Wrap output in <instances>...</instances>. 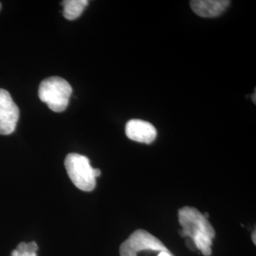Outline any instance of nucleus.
Returning <instances> with one entry per match:
<instances>
[{"instance_id":"1","label":"nucleus","mask_w":256,"mask_h":256,"mask_svg":"<svg viewBox=\"0 0 256 256\" xmlns=\"http://www.w3.org/2000/svg\"><path fill=\"white\" fill-rule=\"evenodd\" d=\"M178 222L182 227V236H188L194 245L204 256L212 255V240L215 237V230L208 218L204 216L197 208L184 206L178 212Z\"/></svg>"},{"instance_id":"2","label":"nucleus","mask_w":256,"mask_h":256,"mask_svg":"<svg viewBox=\"0 0 256 256\" xmlns=\"http://www.w3.org/2000/svg\"><path fill=\"white\" fill-rule=\"evenodd\" d=\"M72 88L65 79L52 76L44 79L38 88V97L47 104L50 110L63 112L68 107Z\"/></svg>"},{"instance_id":"3","label":"nucleus","mask_w":256,"mask_h":256,"mask_svg":"<svg viewBox=\"0 0 256 256\" xmlns=\"http://www.w3.org/2000/svg\"><path fill=\"white\" fill-rule=\"evenodd\" d=\"M64 164L69 178L77 188L84 192H90L95 188L94 168L87 156L70 153L66 158Z\"/></svg>"},{"instance_id":"4","label":"nucleus","mask_w":256,"mask_h":256,"mask_svg":"<svg viewBox=\"0 0 256 256\" xmlns=\"http://www.w3.org/2000/svg\"><path fill=\"white\" fill-rule=\"evenodd\" d=\"M20 118V109L10 92L0 88V134L14 132Z\"/></svg>"},{"instance_id":"5","label":"nucleus","mask_w":256,"mask_h":256,"mask_svg":"<svg viewBox=\"0 0 256 256\" xmlns=\"http://www.w3.org/2000/svg\"><path fill=\"white\" fill-rule=\"evenodd\" d=\"M126 133L129 139L136 142L151 144L156 137V128L150 122L142 120L133 119L128 121Z\"/></svg>"},{"instance_id":"6","label":"nucleus","mask_w":256,"mask_h":256,"mask_svg":"<svg viewBox=\"0 0 256 256\" xmlns=\"http://www.w3.org/2000/svg\"><path fill=\"white\" fill-rule=\"evenodd\" d=\"M228 0H192L190 6L195 14L204 18L220 16L228 8Z\"/></svg>"},{"instance_id":"7","label":"nucleus","mask_w":256,"mask_h":256,"mask_svg":"<svg viewBox=\"0 0 256 256\" xmlns=\"http://www.w3.org/2000/svg\"><path fill=\"white\" fill-rule=\"evenodd\" d=\"M88 4V0H65L62 2L64 18L68 20H76Z\"/></svg>"},{"instance_id":"8","label":"nucleus","mask_w":256,"mask_h":256,"mask_svg":"<svg viewBox=\"0 0 256 256\" xmlns=\"http://www.w3.org/2000/svg\"><path fill=\"white\" fill-rule=\"evenodd\" d=\"M37 249L38 246L35 242H21L12 252L11 256H36Z\"/></svg>"},{"instance_id":"9","label":"nucleus","mask_w":256,"mask_h":256,"mask_svg":"<svg viewBox=\"0 0 256 256\" xmlns=\"http://www.w3.org/2000/svg\"><path fill=\"white\" fill-rule=\"evenodd\" d=\"M101 174L100 170L99 169H94V176H95L96 178H97L98 176H100Z\"/></svg>"},{"instance_id":"10","label":"nucleus","mask_w":256,"mask_h":256,"mask_svg":"<svg viewBox=\"0 0 256 256\" xmlns=\"http://www.w3.org/2000/svg\"><path fill=\"white\" fill-rule=\"evenodd\" d=\"M252 242H254V244L256 245V230H254V232H252Z\"/></svg>"},{"instance_id":"11","label":"nucleus","mask_w":256,"mask_h":256,"mask_svg":"<svg viewBox=\"0 0 256 256\" xmlns=\"http://www.w3.org/2000/svg\"><path fill=\"white\" fill-rule=\"evenodd\" d=\"M252 100L256 104V92H254V95L252 96Z\"/></svg>"},{"instance_id":"12","label":"nucleus","mask_w":256,"mask_h":256,"mask_svg":"<svg viewBox=\"0 0 256 256\" xmlns=\"http://www.w3.org/2000/svg\"><path fill=\"white\" fill-rule=\"evenodd\" d=\"M1 9H2V4H1V2H0V11H1Z\"/></svg>"}]
</instances>
